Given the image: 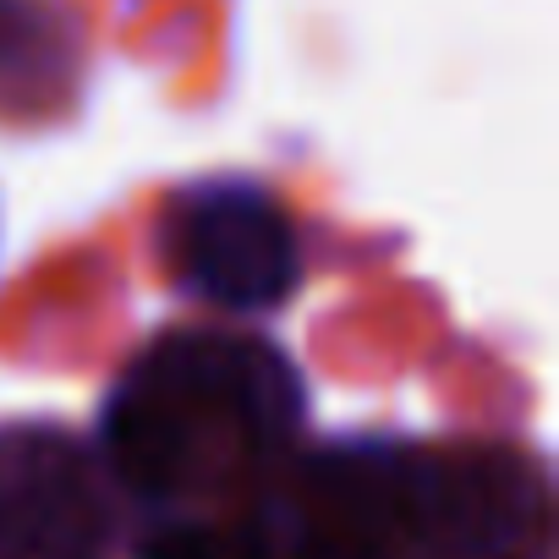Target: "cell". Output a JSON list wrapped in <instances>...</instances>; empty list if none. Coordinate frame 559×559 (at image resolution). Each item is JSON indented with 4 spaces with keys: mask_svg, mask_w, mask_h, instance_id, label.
I'll list each match as a JSON object with an SVG mask.
<instances>
[{
    "mask_svg": "<svg viewBox=\"0 0 559 559\" xmlns=\"http://www.w3.org/2000/svg\"><path fill=\"white\" fill-rule=\"evenodd\" d=\"M280 559H384L373 548V537L362 532H341V526H319V532H302Z\"/></svg>",
    "mask_w": 559,
    "mask_h": 559,
    "instance_id": "cell-5",
    "label": "cell"
},
{
    "mask_svg": "<svg viewBox=\"0 0 559 559\" xmlns=\"http://www.w3.org/2000/svg\"><path fill=\"white\" fill-rule=\"evenodd\" d=\"M0 559H105V493L56 428L0 433Z\"/></svg>",
    "mask_w": 559,
    "mask_h": 559,
    "instance_id": "cell-2",
    "label": "cell"
},
{
    "mask_svg": "<svg viewBox=\"0 0 559 559\" xmlns=\"http://www.w3.org/2000/svg\"><path fill=\"white\" fill-rule=\"evenodd\" d=\"M297 417V379L252 341H165L110 395L105 444L138 493L203 483V461L258 455Z\"/></svg>",
    "mask_w": 559,
    "mask_h": 559,
    "instance_id": "cell-1",
    "label": "cell"
},
{
    "mask_svg": "<svg viewBox=\"0 0 559 559\" xmlns=\"http://www.w3.org/2000/svg\"><path fill=\"white\" fill-rule=\"evenodd\" d=\"M138 559H230V548H225L214 532H192V526H181V532H159V537H148V543L138 548Z\"/></svg>",
    "mask_w": 559,
    "mask_h": 559,
    "instance_id": "cell-6",
    "label": "cell"
},
{
    "mask_svg": "<svg viewBox=\"0 0 559 559\" xmlns=\"http://www.w3.org/2000/svg\"><path fill=\"white\" fill-rule=\"evenodd\" d=\"M176 269L225 308H274L297 286V236L258 187L219 181L176 214Z\"/></svg>",
    "mask_w": 559,
    "mask_h": 559,
    "instance_id": "cell-3",
    "label": "cell"
},
{
    "mask_svg": "<svg viewBox=\"0 0 559 559\" xmlns=\"http://www.w3.org/2000/svg\"><path fill=\"white\" fill-rule=\"evenodd\" d=\"M56 61V23L39 0H0V83H23Z\"/></svg>",
    "mask_w": 559,
    "mask_h": 559,
    "instance_id": "cell-4",
    "label": "cell"
}]
</instances>
